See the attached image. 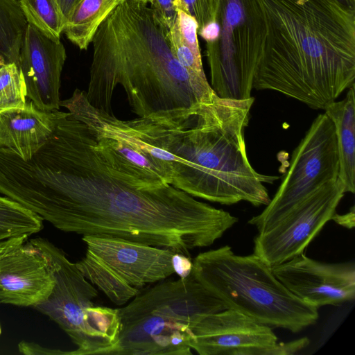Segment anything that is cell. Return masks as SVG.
Wrapping results in <instances>:
<instances>
[{
    "mask_svg": "<svg viewBox=\"0 0 355 355\" xmlns=\"http://www.w3.org/2000/svg\"><path fill=\"white\" fill-rule=\"evenodd\" d=\"M0 190L61 231L122 239L189 257L239 220L169 184L142 187L110 164L94 133L69 112L31 159L6 154Z\"/></svg>",
    "mask_w": 355,
    "mask_h": 355,
    "instance_id": "obj_1",
    "label": "cell"
},
{
    "mask_svg": "<svg viewBox=\"0 0 355 355\" xmlns=\"http://www.w3.org/2000/svg\"><path fill=\"white\" fill-rule=\"evenodd\" d=\"M254 101L216 95L189 108L138 116L132 125L167 184L223 205H267L270 198L264 184L279 177L259 173L248 160L245 130Z\"/></svg>",
    "mask_w": 355,
    "mask_h": 355,
    "instance_id": "obj_2",
    "label": "cell"
},
{
    "mask_svg": "<svg viewBox=\"0 0 355 355\" xmlns=\"http://www.w3.org/2000/svg\"><path fill=\"white\" fill-rule=\"evenodd\" d=\"M85 94L109 114L118 85L138 116L189 108L211 101V85L191 76L173 53L169 28L148 4L120 2L97 29Z\"/></svg>",
    "mask_w": 355,
    "mask_h": 355,
    "instance_id": "obj_3",
    "label": "cell"
},
{
    "mask_svg": "<svg viewBox=\"0 0 355 355\" xmlns=\"http://www.w3.org/2000/svg\"><path fill=\"white\" fill-rule=\"evenodd\" d=\"M266 40L253 89L324 110L355 80V10L337 0H260Z\"/></svg>",
    "mask_w": 355,
    "mask_h": 355,
    "instance_id": "obj_4",
    "label": "cell"
},
{
    "mask_svg": "<svg viewBox=\"0 0 355 355\" xmlns=\"http://www.w3.org/2000/svg\"><path fill=\"white\" fill-rule=\"evenodd\" d=\"M192 262L193 275L227 309L293 333L318 318V309L290 292L255 254L238 255L226 245L200 253Z\"/></svg>",
    "mask_w": 355,
    "mask_h": 355,
    "instance_id": "obj_5",
    "label": "cell"
},
{
    "mask_svg": "<svg viewBox=\"0 0 355 355\" xmlns=\"http://www.w3.org/2000/svg\"><path fill=\"white\" fill-rule=\"evenodd\" d=\"M211 20L198 31L206 42L210 85L220 98H250L267 35L262 3L211 0Z\"/></svg>",
    "mask_w": 355,
    "mask_h": 355,
    "instance_id": "obj_6",
    "label": "cell"
},
{
    "mask_svg": "<svg viewBox=\"0 0 355 355\" xmlns=\"http://www.w3.org/2000/svg\"><path fill=\"white\" fill-rule=\"evenodd\" d=\"M28 241L46 258L55 279L51 294L34 307L76 345L69 355H114L121 331L118 309L94 304L98 291L61 249L42 237Z\"/></svg>",
    "mask_w": 355,
    "mask_h": 355,
    "instance_id": "obj_7",
    "label": "cell"
},
{
    "mask_svg": "<svg viewBox=\"0 0 355 355\" xmlns=\"http://www.w3.org/2000/svg\"><path fill=\"white\" fill-rule=\"evenodd\" d=\"M82 240L87 250L77 268L116 305L174 273L173 250L108 236H83Z\"/></svg>",
    "mask_w": 355,
    "mask_h": 355,
    "instance_id": "obj_8",
    "label": "cell"
},
{
    "mask_svg": "<svg viewBox=\"0 0 355 355\" xmlns=\"http://www.w3.org/2000/svg\"><path fill=\"white\" fill-rule=\"evenodd\" d=\"M334 126L325 113L312 122L293 152L289 168L272 199L248 223L261 231L323 184L338 178Z\"/></svg>",
    "mask_w": 355,
    "mask_h": 355,
    "instance_id": "obj_9",
    "label": "cell"
},
{
    "mask_svg": "<svg viewBox=\"0 0 355 355\" xmlns=\"http://www.w3.org/2000/svg\"><path fill=\"white\" fill-rule=\"evenodd\" d=\"M345 193L338 178L321 186L270 227L259 231L254 254L272 267L303 253L331 220Z\"/></svg>",
    "mask_w": 355,
    "mask_h": 355,
    "instance_id": "obj_10",
    "label": "cell"
},
{
    "mask_svg": "<svg viewBox=\"0 0 355 355\" xmlns=\"http://www.w3.org/2000/svg\"><path fill=\"white\" fill-rule=\"evenodd\" d=\"M190 334V347L200 355H267L277 343L272 327L232 309L202 317Z\"/></svg>",
    "mask_w": 355,
    "mask_h": 355,
    "instance_id": "obj_11",
    "label": "cell"
},
{
    "mask_svg": "<svg viewBox=\"0 0 355 355\" xmlns=\"http://www.w3.org/2000/svg\"><path fill=\"white\" fill-rule=\"evenodd\" d=\"M271 268L290 292L318 309L339 305L355 297L353 262L323 263L302 253Z\"/></svg>",
    "mask_w": 355,
    "mask_h": 355,
    "instance_id": "obj_12",
    "label": "cell"
},
{
    "mask_svg": "<svg viewBox=\"0 0 355 355\" xmlns=\"http://www.w3.org/2000/svg\"><path fill=\"white\" fill-rule=\"evenodd\" d=\"M125 307L150 313L164 324L189 329L202 317L227 309L192 271L184 278L162 282L140 292Z\"/></svg>",
    "mask_w": 355,
    "mask_h": 355,
    "instance_id": "obj_13",
    "label": "cell"
},
{
    "mask_svg": "<svg viewBox=\"0 0 355 355\" xmlns=\"http://www.w3.org/2000/svg\"><path fill=\"white\" fill-rule=\"evenodd\" d=\"M67 58L61 41H53L27 23L20 48L19 67L27 97L42 110L60 109L61 73Z\"/></svg>",
    "mask_w": 355,
    "mask_h": 355,
    "instance_id": "obj_14",
    "label": "cell"
},
{
    "mask_svg": "<svg viewBox=\"0 0 355 355\" xmlns=\"http://www.w3.org/2000/svg\"><path fill=\"white\" fill-rule=\"evenodd\" d=\"M54 284L48 260L29 241L0 254V304L35 306L49 297Z\"/></svg>",
    "mask_w": 355,
    "mask_h": 355,
    "instance_id": "obj_15",
    "label": "cell"
},
{
    "mask_svg": "<svg viewBox=\"0 0 355 355\" xmlns=\"http://www.w3.org/2000/svg\"><path fill=\"white\" fill-rule=\"evenodd\" d=\"M64 112L42 110L31 101L0 110V148H8L26 161L53 134Z\"/></svg>",
    "mask_w": 355,
    "mask_h": 355,
    "instance_id": "obj_16",
    "label": "cell"
},
{
    "mask_svg": "<svg viewBox=\"0 0 355 355\" xmlns=\"http://www.w3.org/2000/svg\"><path fill=\"white\" fill-rule=\"evenodd\" d=\"M324 113L335 130L339 161L338 179L345 192H355V95L354 85L348 89L345 98L327 104Z\"/></svg>",
    "mask_w": 355,
    "mask_h": 355,
    "instance_id": "obj_17",
    "label": "cell"
},
{
    "mask_svg": "<svg viewBox=\"0 0 355 355\" xmlns=\"http://www.w3.org/2000/svg\"><path fill=\"white\" fill-rule=\"evenodd\" d=\"M117 5L116 0H81L69 17L63 33L80 49L87 50L100 25Z\"/></svg>",
    "mask_w": 355,
    "mask_h": 355,
    "instance_id": "obj_18",
    "label": "cell"
},
{
    "mask_svg": "<svg viewBox=\"0 0 355 355\" xmlns=\"http://www.w3.org/2000/svg\"><path fill=\"white\" fill-rule=\"evenodd\" d=\"M27 21L19 0H0V57L19 66V57Z\"/></svg>",
    "mask_w": 355,
    "mask_h": 355,
    "instance_id": "obj_19",
    "label": "cell"
},
{
    "mask_svg": "<svg viewBox=\"0 0 355 355\" xmlns=\"http://www.w3.org/2000/svg\"><path fill=\"white\" fill-rule=\"evenodd\" d=\"M43 220L19 202L0 196V239L28 238L43 228Z\"/></svg>",
    "mask_w": 355,
    "mask_h": 355,
    "instance_id": "obj_20",
    "label": "cell"
},
{
    "mask_svg": "<svg viewBox=\"0 0 355 355\" xmlns=\"http://www.w3.org/2000/svg\"><path fill=\"white\" fill-rule=\"evenodd\" d=\"M28 24L53 41H60L64 24L53 0H19Z\"/></svg>",
    "mask_w": 355,
    "mask_h": 355,
    "instance_id": "obj_21",
    "label": "cell"
},
{
    "mask_svg": "<svg viewBox=\"0 0 355 355\" xmlns=\"http://www.w3.org/2000/svg\"><path fill=\"white\" fill-rule=\"evenodd\" d=\"M26 97V87L19 66L7 63L0 57V110L23 106Z\"/></svg>",
    "mask_w": 355,
    "mask_h": 355,
    "instance_id": "obj_22",
    "label": "cell"
},
{
    "mask_svg": "<svg viewBox=\"0 0 355 355\" xmlns=\"http://www.w3.org/2000/svg\"><path fill=\"white\" fill-rule=\"evenodd\" d=\"M174 1L176 9L182 10L196 19L198 30L211 20V0H174Z\"/></svg>",
    "mask_w": 355,
    "mask_h": 355,
    "instance_id": "obj_23",
    "label": "cell"
},
{
    "mask_svg": "<svg viewBox=\"0 0 355 355\" xmlns=\"http://www.w3.org/2000/svg\"><path fill=\"white\" fill-rule=\"evenodd\" d=\"M150 6L158 13L170 28L177 17V9L174 0H150Z\"/></svg>",
    "mask_w": 355,
    "mask_h": 355,
    "instance_id": "obj_24",
    "label": "cell"
},
{
    "mask_svg": "<svg viewBox=\"0 0 355 355\" xmlns=\"http://www.w3.org/2000/svg\"><path fill=\"white\" fill-rule=\"evenodd\" d=\"M309 340L303 337L287 343H277L268 352L267 355H293L307 347Z\"/></svg>",
    "mask_w": 355,
    "mask_h": 355,
    "instance_id": "obj_25",
    "label": "cell"
},
{
    "mask_svg": "<svg viewBox=\"0 0 355 355\" xmlns=\"http://www.w3.org/2000/svg\"><path fill=\"white\" fill-rule=\"evenodd\" d=\"M20 353L28 355L40 354H69V352H63L58 349H51L44 347L37 343L21 341L18 345Z\"/></svg>",
    "mask_w": 355,
    "mask_h": 355,
    "instance_id": "obj_26",
    "label": "cell"
},
{
    "mask_svg": "<svg viewBox=\"0 0 355 355\" xmlns=\"http://www.w3.org/2000/svg\"><path fill=\"white\" fill-rule=\"evenodd\" d=\"M174 273L180 278H184L192 271L193 262L189 256L180 253H175L172 259Z\"/></svg>",
    "mask_w": 355,
    "mask_h": 355,
    "instance_id": "obj_27",
    "label": "cell"
},
{
    "mask_svg": "<svg viewBox=\"0 0 355 355\" xmlns=\"http://www.w3.org/2000/svg\"><path fill=\"white\" fill-rule=\"evenodd\" d=\"M80 1L81 0H53L64 26L73 10Z\"/></svg>",
    "mask_w": 355,
    "mask_h": 355,
    "instance_id": "obj_28",
    "label": "cell"
},
{
    "mask_svg": "<svg viewBox=\"0 0 355 355\" xmlns=\"http://www.w3.org/2000/svg\"><path fill=\"white\" fill-rule=\"evenodd\" d=\"M331 220H333L344 227L352 229L355 225L354 206H352L350 211L345 214H337L335 213Z\"/></svg>",
    "mask_w": 355,
    "mask_h": 355,
    "instance_id": "obj_29",
    "label": "cell"
},
{
    "mask_svg": "<svg viewBox=\"0 0 355 355\" xmlns=\"http://www.w3.org/2000/svg\"><path fill=\"white\" fill-rule=\"evenodd\" d=\"M27 239V238H18L4 240L0 239V254L12 247L25 243Z\"/></svg>",
    "mask_w": 355,
    "mask_h": 355,
    "instance_id": "obj_30",
    "label": "cell"
},
{
    "mask_svg": "<svg viewBox=\"0 0 355 355\" xmlns=\"http://www.w3.org/2000/svg\"><path fill=\"white\" fill-rule=\"evenodd\" d=\"M343 6L355 10V0H337Z\"/></svg>",
    "mask_w": 355,
    "mask_h": 355,
    "instance_id": "obj_31",
    "label": "cell"
},
{
    "mask_svg": "<svg viewBox=\"0 0 355 355\" xmlns=\"http://www.w3.org/2000/svg\"><path fill=\"white\" fill-rule=\"evenodd\" d=\"M117 3L119 4L120 2L121 1H126V0H116ZM135 1H141V2H144V3H150V0H135Z\"/></svg>",
    "mask_w": 355,
    "mask_h": 355,
    "instance_id": "obj_32",
    "label": "cell"
},
{
    "mask_svg": "<svg viewBox=\"0 0 355 355\" xmlns=\"http://www.w3.org/2000/svg\"><path fill=\"white\" fill-rule=\"evenodd\" d=\"M1 327H0V334H1Z\"/></svg>",
    "mask_w": 355,
    "mask_h": 355,
    "instance_id": "obj_33",
    "label": "cell"
}]
</instances>
